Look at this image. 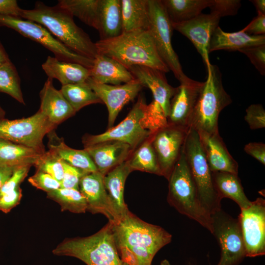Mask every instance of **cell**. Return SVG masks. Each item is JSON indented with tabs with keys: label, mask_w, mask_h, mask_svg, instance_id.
Listing matches in <instances>:
<instances>
[{
	"label": "cell",
	"mask_w": 265,
	"mask_h": 265,
	"mask_svg": "<svg viewBox=\"0 0 265 265\" xmlns=\"http://www.w3.org/2000/svg\"><path fill=\"white\" fill-rule=\"evenodd\" d=\"M206 67L207 79L191 116L188 129L214 133L219 132L220 113L232 103V100L224 88L219 68L212 64Z\"/></svg>",
	"instance_id": "8992f818"
},
{
	"label": "cell",
	"mask_w": 265,
	"mask_h": 265,
	"mask_svg": "<svg viewBox=\"0 0 265 265\" xmlns=\"http://www.w3.org/2000/svg\"><path fill=\"white\" fill-rule=\"evenodd\" d=\"M242 30L251 35H264L265 34V15L258 14Z\"/></svg>",
	"instance_id": "bcb514c9"
},
{
	"label": "cell",
	"mask_w": 265,
	"mask_h": 265,
	"mask_svg": "<svg viewBox=\"0 0 265 265\" xmlns=\"http://www.w3.org/2000/svg\"><path fill=\"white\" fill-rule=\"evenodd\" d=\"M73 16L58 5L51 6L37 1L32 9H23L21 18L45 27L67 48L78 54L94 59L98 54L95 43L74 22Z\"/></svg>",
	"instance_id": "7a4b0ae2"
},
{
	"label": "cell",
	"mask_w": 265,
	"mask_h": 265,
	"mask_svg": "<svg viewBox=\"0 0 265 265\" xmlns=\"http://www.w3.org/2000/svg\"><path fill=\"white\" fill-rule=\"evenodd\" d=\"M95 44L98 54L114 59L128 69L133 66H144L165 73L170 71L159 55L149 30L122 32Z\"/></svg>",
	"instance_id": "3957f363"
},
{
	"label": "cell",
	"mask_w": 265,
	"mask_h": 265,
	"mask_svg": "<svg viewBox=\"0 0 265 265\" xmlns=\"http://www.w3.org/2000/svg\"><path fill=\"white\" fill-rule=\"evenodd\" d=\"M60 91L76 112L86 106L103 103L86 82L62 85Z\"/></svg>",
	"instance_id": "836d02e7"
},
{
	"label": "cell",
	"mask_w": 265,
	"mask_h": 265,
	"mask_svg": "<svg viewBox=\"0 0 265 265\" xmlns=\"http://www.w3.org/2000/svg\"><path fill=\"white\" fill-rule=\"evenodd\" d=\"M47 197L57 202L61 211L80 213L87 211V203L79 189L60 187L49 192Z\"/></svg>",
	"instance_id": "d590c367"
},
{
	"label": "cell",
	"mask_w": 265,
	"mask_h": 265,
	"mask_svg": "<svg viewBox=\"0 0 265 265\" xmlns=\"http://www.w3.org/2000/svg\"><path fill=\"white\" fill-rule=\"evenodd\" d=\"M110 223L118 253L127 265H151L156 253L172 239L163 228L144 221L129 210Z\"/></svg>",
	"instance_id": "6da1fadb"
},
{
	"label": "cell",
	"mask_w": 265,
	"mask_h": 265,
	"mask_svg": "<svg viewBox=\"0 0 265 265\" xmlns=\"http://www.w3.org/2000/svg\"><path fill=\"white\" fill-rule=\"evenodd\" d=\"M0 26L10 28L40 44L59 60L80 64L90 69L93 59L77 54L67 48L42 25L19 17L0 15Z\"/></svg>",
	"instance_id": "ba28073f"
},
{
	"label": "cell",
	"mask_w": 265,
	"mask_h": 265,
	"mask_svg": "<svg viewBox=\"0 0 265 265\" xmlns=\"http://www.w3.org/2000/svg\"><path fill=\"white\" fill-rule=\"evenodd\" d=\"M22 197V190L20 187L14 190L0 196V211L6 213L18 205Z\"/></svg>",
	"instance_id": "f6af8a7d"
},
{
	"label": "cell",
	"mask_w": 265,
	"mask_h": 265,
	"mask_svg": "<svg viewBox=\"0 0 265 265\" xmlns=\"http://www.w3.org/2000/svg\"><path fill=\"white\" fill-rule=\"evenodd\" d=\"M238 217L245 249L246 257L265 254V200L261 197L241 209Z\"/></svg>",
	"instance_id": "4fadbf2b"
},
{
	"label": "cell",
	"mask_w": 265,
	"mask_h": 265,
	"mask_svg": "<svg viewBox=\"0 0 265 265\" xmlns=\"http://www.w3.org/2000/svg\"><path fill=\"white\" fill-rule=\"evenodd\" d=\"M265 45V35H251L242 29L234 32L224 31L219 26L213 32L209 44V53L217 50L229 51Z\"/></svg>",
	"instance_id": "d4e9b609"
},
{
	"label": "cell",
	"mask_w": 265,
	"mask_h": 265,
	"mask_svg": "<svg viewBox=\"0 0 265 265\" xmlns=\"http://www.w3.org/2000/svg\"><path fill=\"white\" fill-rule=\"evenodd\" d=\"M244 119L251 130L265 127V110L261 104H252L246 109Z\"/></svg>",
	"instance_id": "ab89813d"
},
{
	"label": "cell",
	"mask_w": 265,
	"mask_h": 265,
	"mask_svg": "<svg viewBox=\"0 0 265 265\" xmlns=\"http://www.w3.org/2000/svg\"><path fill=\"white\" fill-rule=\"evenodd\" d=\"M188 129L167 125L151 136L161 175L168 179L184 148Z\"/></svg>",
	"instance_id": "5bb4252c"
},
{
	"label": "cell",
	"mask_w": 265,
	"mask_h": 265,
	"mask_svg": "<svg viewBox=\"0 0 265 265\" xmlns=\"http://www.w3.org/2000/svg\"><path fill=\"white\" fill-rule=\"evenodd\" d=\"M52 252L76 258L86 265H127L119 256L109 222L91 236L64 239Z\"/></svg>",
	"instance_id": "277c9868"
},
{
	"label": "cell",
	"mask_w": 265,
	"mask_h": 265,
	"mask_svg": "<svg viewBox=\"0 0 265 265\" xmlns=\"http://www.w3.org/2000/svg\"><path fill=\"white\" fill-rule=\"evenodd\" d=\"M220 18L215 13H201L190 20L172 23L175 29L188 38L201 55L206 66L209 60V44L214 30L218 26Z\"/></svg>",
	"instance_id": "2e32d148"
},
{
	"label": "cell",
	"mask_w": 265,
	"mask_h": 265,
	"mask_svg": "<svg viewBox=\"0 0 265 265\" xmlns=\"http://www.w3.org/2000/svg\"><path fill=\"white\" fill-rule=\"evenodd\" d=\"M171 102L168 125L188 129L189 122L204 85V82L192 80L185 75Z\"/></svg>",
	"instance_id": "e0dca14e"
},
{
	"label": "cell",
	"mask_w": 265,
	"mask_h": 265,
	"mask_svg": "<svg viewBox=\"0 0 265 265\" xmlns=\"http://www.w3.org/2000/svg\"><path fill=\"white\" fill-rule=\"evenodd\" d=\"M122 32L148 30L150 15L148 0H121Z\"/></svg>",
	"instance_id": "f546056e"
},
{
	"label": "cell",
	"mask_w": 265,
	"mask_h": 265,
	"mask_svg": "<svg viewBox=\"0 0 265 265\" xmlns=\"http://www.w3.org/2000/svg\"><path fill=\"white\" fill-rule=\"evenodd\" d=\"M43 153L26 146L0 138V164L16 167L34 165Z\"/></svg>",
	"instance_id": "1f68e13d"
},
{
	"label": "cell",
	"mask_w": 265,
	"mask_h": 265,
	"mask_svg": "<svg viewBox=\"0 0 265 265\" xmlns=\"http://www.w3.org/2000/svg\"><path fill=\"white\" fill-rule=\"evenodd\" d=\"M168 180V203L212 233L211 215L201 204L183 150Z\"/></svg>",
	"instance_id": "5b68a950"
},
{
	"label": "cell",
	"mask_w": 265,
	"mask_h": 265,
	"mask_svg": "<svg viewBox=\"0 0 265 265\" xmlns=\"http://www.w3.org/2000/svg\"><path fill=\"white\" fill-rule=\"evenodd\" d=\"M39 110L49 121L57 126L74 115L76 112L60 90L53 86V80L48 78L40 92Z\"/></svg>",
	"instance_id": "7402d4cb"
},
{
	"label": "cell",
	"mask_w": 265,
	"mask_h": 265,
	"mask_svg": "<svg viewBox=\"0 0 265 265\" xmlns=\"http://www.w3.org/2000/svg\"><path fill=\"white\" fill-rule=\"evenodd\" d=\"M213 184L218 197L229 198L234 201L240 209L250 206V201L246 197L238 174L216 171L212 172Z\"/></svg>",
	"instance_id": "f1b7e54d"
},
{
	"label": "cell",
	"mask_w": 265,
	"mask_h": 265,
	"mask_svg": "<svg viewBox=\"0 0 265 265\" xmlns=\"http://www.w3.org/2000/svg\"><path fill=\"white\" fill-rule=\"evenodd\" d=\"M244 150L262 164H265V144L264 143H248L244 146Z\"/></svg>",
	"instance_id": "7dc6e473"
},
{
	"label": "cell",
	"mask_w": 265,
	"mask_h": 265,
	"mask_svg": "<svg viewBox=\"0 0 265 265\" xmlns=\"http://www.w3.org/2000/svg\"><path fill=\"white\" fill-rule=\"evenodd\" d=\"M28 181L33 186L47 193L60 187L59 181L50 175L39 170H37L33 175L30 177Z\"/></svg>",
	"instance_id": "f35d334b"
},
{
	"label": "cell",
	"mask_w": 265,
	"mask_h": 265,
	"mask_svg": "<svg viewBox=\"0 0 265 265\" xmlns=\"http://www.w3.org/2000/svg\"><path fill=\"white\" fill-rule=\"evenodd\" d=\"M146 106L145 101L139 97L127 117L118 125L101 134L86 136L83 139L85 147L115 140L128 144L132 149L136 148L154 134L145 125Z\"/></svg>",
	"instance_id": "30bf717a"
},
{
	"label": "cell",
	"mask_w": 265,
	"mask_h": 265,
	"mask_svg": "<svg viewBox=\"0 0 265 265\" xmlns=\"http://www.w3.org/2000/svg\"><path fill=\"white\" fill-rule=\"evenodd\" d=\"M100 2V0H60L57 5L98 30Z\"/></svg>",
	"instance_id": "d6a6232c"
},
{
	"label": "cell",
	"mask_w": 265,
	"mask_h": 265,
	"mask_svg": "<svg viewBox=\"0 0 265 265\" xmlns=\"http://www.w3.org/2000/svg\"><path fill=\"white\" fill-rule=\"evenodd\" d=\"M128 70L143 87L151 90L154 98L153 102L162 108L168 118L170 102L176 88L168 83L165 73L144 66H133Z\"/></svg>",
	"instance_id": "d6986e66"
},
{
	"label": "cell",
	"mask_w": 265,
	"mask_h": 265,
	"mask_svg": "<svg viewBox=\"0 0 265 265\" xmlns=\"http://www.w3.org/2000/svg\"><path fill=\"white\" fill-rule=\"evenodd\" d=\"M0 92L7 94L19 103L25 104L20 77L11 60L0 65Z\"/></svg>",
	"instance_id": "8d00e7d4"
},
{
	"label": "cell",
	"mask_w": 265,
	"mask_h": 265,
	"mask_svg": "<svg viewBox=\"0 0 265 265\" xmlns=\"http://www.w3.org/2000/svg\"><path fill=\"white\" fill-rule=\"evenodd\" d=\"M250 1L253 4L258 14L265 15V0H252Z\"/></svg>",
	"instance_id": "f907efd6"
},
{
	"label": "cell",
	"mask_w": 265,
	"mask_h": 265,
	"mask_svg": "<svg viewBox=\"0 0 265 265\" xmlns=\"http://www.w3.org/2000/svg\"><path fill=\"white\" fill-rule=\"evenodd\" d=\"M57 126L39 109L33 115L15 120H0V138L45 153L43 139Z\"/></svg>",
	"instance_id": "9c48e42d"
},
{
	"label": "cell",
	"mask_w": 265,
	"mask_h": 265,
	"mask_svg": "<svg viewBox=\"0 0 265 265\" xmlns=\"http://www.w3.org/2000/svg\"><path fill=\"white\" fill-rule=\"evenodd\" d=\"M37 170L45 172L60 183L64 174L62 160L51 150L42 154L34 165Z\"/></svg>",
	"instance_id": "74e56055"
},
{
	"label": "cell",
	"mask_w": 265,
	"mask_h": 265,
	"mask_svg": "<svg viewBox=\"0 0 265 265\" xmlns=\"http://www.w3.org/2000/svg\"><path fill=\"white\" fill-rule=\"evenodd\" d=\"M48 78L57 79L62 85L85 82L89 77V69L77 63L59 60L48 56L42 64Z\"/></svg>",
	"instance_id": "cb8c5ba5"
},
{
	"label": "cell",
	"mask_w": 265,
	"mask_h": 265,
	"mask_svg": "<svg viewBox=\"0 0 265 265\" xmlns=\"http://www.w3.org/2000/svg\"><path fill=\"white\" fill-rule=\"evenodd\" d=\"M100 40L118 36L122 33L121 0H100L97 30Z\"/></svg>",
	"instance_id": "83f0119b"
},
{
	"label": "cell",
	"mask_w": 265,
	"mask_h": 265,
	"mask_svg": "<svg viewBox=\"0 0 265 265\" xmlns=\"http://www.w3.org/2000/svg\"><path fill=\"white\" fill-rule=\"evenodd\" d=\"M30 164H24L16 167L13 173L0 190V196L11 192L20 187V183L26 176L30 167Z\"/></svg>",
	"instance_id": "b9f144b4"
},
{
	"label": "cell",
	"mask_w": 265,
	"mask_h": 265,
	"mask_svg": "<svg viewBox=\"0 0 265 265\" xmlns=\"http://www.w3.org/2000/svg\"><path fill=\"white\" fill-rule=\"evenodd\" d=\"M127 161L132 171L140 170L161 176L151 137L143 142Z\"/></svg>",
	"instance_id": "e575fe53"
},
{
	"label": "cell",
	"mask_w": 265,
	"mask_h": 265,
	"mask_svg": "<svg viewBox=\"0 0 265 265\" xmlns=\"http://www.w3.org/2000/svg\"><path fill=\"white\" fill-rule=\"evenodd\" d=\"M64 174L60 182V187L79 190V183L83 172L62 160Z\"/></svg>",
	"instance_id": "7bdbcfd3"
},
{
	"label": "cell",
	"mask_w": 265,
	"mask_h": 265,
	"mask_svg": "<svg viewBox=\"0 0 265 265\" xmlns=\"http://www.w3.org/2000/svg\"><path fill=\"white\" fill-rule=\"evenodd\" d=\"M150 15L149 30L158 53L179 81L184 73L178 56L172 45L173 28L161 0H148Z\"/></svg>",
	"instance_id": "8fae6325"
},
{
	"label": "cell",
	"mask_w": 265,
	"mask_h": 265,
	"mask_svg": "<svg viewBox=\"0 0 265 265\" xmlns=\"http://www.w3.org/2000/svg\"><path fill=\"white\" fill-rule=\"evenodd\" d=\"M132 171L127 160L104 176L106 189L118 219L129 210L124 200V190L126 179Z\"/></svg>",
	"instance_id": "4316f807"
},
{
	"label": "cell",
	"mask_w": 265,
	"mask_h": 265,
	"mask_svg": "<svg viewBox=\"0 0 265 265\" xmlns=\"http://www.w3.org/2000/svg\"><path fill=\"white\" fill-rule=\"evenodd\" d=\"M108 110V128L112 127L119 112L138 95L143 86L134 79L120 85H110L96 82L89 77L86 81Z\"/></svg>",
	"instance_id": "9a60e30c"
},
{
	"label": "cell",
	"mask_w": 265,
	"mask_h": 265,
	"mask_svg": "<svg viewBox=\"0 0 265 265\" xmlns=\"http://www.w3.org/2000/svg\"><path fill=\"white\" fill-rule=\"evenodd\" d=\"M183 150L201 204L211 215L221 209V200L214 189L212 172L196 130L188 129Z\"/></svg>",
	"instance_id": "52a82bcc"
},
{
	"label": "cell",
	"mask_w": 265,
	"mask_h": 265,
	"mask_svg": "<svg viewBox=\"0 0 265 265\" xmlns=\"http://www.w3.org/2000/svg\"><path fill=\"white\" fill-rule=\"evenodd\" d=\"M250 60L258 71L265 75V45H261L239 50Z\"/></svg>",
	"instance_id": "60d3db41"
},
{
	"label": "cell",
	"mask_w": 265,
	"mask_h": 265,
	"mask_svg": "<svg viewBox=\"0 0 265 265\" xmlns=\"http://www.w3.org/2000/svg\"><path fill=\"white\" fill-rule=\"evenodd\" d=\"M104 175L99 172L86 173L81 178L79 190L85 198L87 211L93 214L102 213L113 222L118 219L104 183Z\"/></svg>",
	"instance_id": "ac0fdd59"
},
{
	"label": "cell",
	"mask_w": 265,
	"mask_h": 265,
	"mask_svg": "<svg viewBox=\"0 0 265 265\" xmlns=\"http://www.w3.org/2000/svg\"><path fill=\"white\" fill-rule=\"evenodd\" d=\"M5 111L0 105V120L5 118Z\"/></svg>",
	"instance_id": "f5cc1de1"
},
{
	"label": "cell",
	"mask_w": 265,
	"mask_h": 265,
	"mask_svg": "<svg viewBox=\"0 0 265 265\" xmlns=\"http://www.w3.org/2000/svg\"><path fill=\"white\" fill-rule=\"evenodd\" d=\"M15 167L0 164V190L5 182L11 176Z\"/></svg>",
	"instance_id": "681fc988"
},
{
	"label": "cell",
	"mask_w": 265,
	"mask_h": 265,
	"mask_svg": "<svg viewBox=\"0 0 265 265\" xmlns=\"http://www.w3.org/2000/svg\"><path fill=\"white\" fill-rule=\"evenodd\" d=\"M49 150L61 160L81 170L84 173L97 171L91 158L84 150L74 149L68 146L54 130L48 134Z\"/></svg>",
	"instance_id": "484cf974"
},
{
	"label": "cell",
	"mask_w": 265,
	"mask_h": 265,
	"mask_svg": "<svg viewBox=\"0 0 265 265\" xmlns=\"http://www.w3.org/2000/svg\"><path fill=\"white\" fill-rule=\"evenodd\" d=\"M89 78L96 82L110 85L126 83L135 79L120 62L101 54H98L93 59L89 69Z\"/></svg>",
	"instance_id": "603a6c76"
},
{
	"label": "cell",
	"mask_w": 265,
	"mask_h": 265,
	"mask_svg": "<svg viewBox=\"0 0 265 265\" xmlns=\"http://www.w3.org/2000/svg\"><path fill=\"white\" fill-rule=\"evenodd\" d=\"M171 23L187 21L210 7L213 0H161Z\"/></svg>",
	"instance_id": "4dcf8cb0"
},
{
	"label": "cell",
	"mask_w": 265,
	"mask_h": 265,
	"mask_svg": "<svg viewBox=\"0 0 265 265\" xmlns=\"http://www.w3.org/2000/svg\"><path fill=\"white\" fill-rule=\"evenodd\" d=\"M160 265H171L169 263V262L166 260H163L161 263H160Z\"/></svg>",
	"instance_id": "db71d44e"
},
{
	"label": "cell",
	"mask_w": 265,
	"mask_h": 265,
	"mask_svg": "<svg viewBox=\"0 0 265 265\" xmlns=\"http://www.w3.org/2000/svg\"><path fill=\"white\" fill-rule=\"evenodd\" d=\"M9 60V56L0 41V65Z\"/></svg>",
	"instance_id": "816d5d0a"
},
{
	"label": "cell",
	"mask_w": 265,
	"mask_h": 265,
	"mask_svg": "<svg viewBox=\"0 0 265 265\" xmlns=\"http://www.w3.org/2000/svg\"><path fill=\"white\" fill-rule=\"evenodd\" d=\"M84 149L91 158L97 171L104 176L126 161L132 150L128 144L115 140L85 146Z\"/></svg>",
	"instance_id": "44dd1931"
},
{
	"label": "cell",
	"mask_w": 265,
	"mask_h": 265,
	"mask_svg": "<svg viewBox=\"0 0 265 265\" xmlns=\"http://www.w3.org/2000/svg\"><path fill=\"white\" fill-rule=\"evenodd\" d=\"M212 234L221 249L217 265H238L246 257L240 223L238 218L228 214L221 209L211 215Z\"/></svg>",
	"instance_id": "7c38bea8"
},
{
	"label": "cell",
	"mask_w": 265,
	"mask_h": 265,
	"mask_svg": "<svg viewBox=\"0 0 265 265\" xmlns=\"http://www.w3.org/2000/svg\"><path fill=\"white\" fill-rule=\"evenodd\" d=\"M23 10L16 0H0V15L21 18Z\"/></svg>",
	"instance_id": "c3c4849f"
},
{
	"label": "cell",
	"mask_w": 265,
	"mask_h": 265,
	"mask_svg": "<svg viewBox=\"0 0 265 265\" xmlns=\"http://www.w3.org/2000/svg\"><path fill=\"white\" fill-rule=\"evenodd\" d=\"M240 6L239 0H213L210 8L211 12L215 13L221 18L237 14Z\"/></svg>",
	"instance_id": "ee69618b"
},
{
	"label": "cell",
	"mask_w": 265,
	"mask_h": 265,
	"mask_svg": "<svg viewBox=\"0 0 265 265\" xmlns=\"http://www.w3.org/2000/svg\"><path fill=\"white\" fill-rule=\"evenodd\" d=\"M197 132L211 171L238 174V163L229 153L219 132Z\"/></svg>",
	"instance_id": "ffe728a7"
}]
</instances>
